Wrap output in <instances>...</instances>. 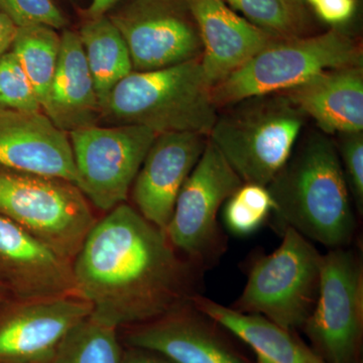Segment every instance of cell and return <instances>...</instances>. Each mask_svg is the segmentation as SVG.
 Here are the masks:
<instances>
[{
	"label": "cell",
	"instance_id": "30bf717a",
	"mask_svg": "<svg viewBox=\"0 0 363 363\" xmlns=\"http://www.w3.org/2000/svg\"><path fill=\"white\" fill-rule=\"evenodd\" d=\"M243 184L208 140L199 162L182 186L164 230L171 245L192 257L206 255L216 240L219 209Z\"/></svg>",
	"mask_w": 363,
	"mask_h": 363
},
{
	"label": "cell",
	"instance_id": "7402d4cb",
	"mask_svg": "<svg viewBox=\"0 0 363 363\" xmlns=\"http://www.w3.org/2000/svg\"><path fill=\"white\" fill-rule=\"evenodd\" d=\"M56 30L45 26L18 28L11 45V52L23 67L44 113L49 105L61 45V37Z\"/></svg>",
	"mask_w": 363,
	"mask_h": 363
},
{
	"label": "cell",
	"instance_id": "e575fe53",
	"mask_svg": "<svg viewBox=\"0 0 363 363\" xmlns=\"http://www.w3.org/2000/svg\"><path fill=\"white\" fill-rule=\"evenodd\" d=\"M285 1L289 2V4H298V2L302 1V0H285Z\"/></svg>",
	"mask_w": 363,
	"mask_h": 363
},
{
	"label": "cell",
	"instance_id": "603a6c76",
	"mask_svg": "<svg viewBox=\"0 0 363 363\" xmlns=\"http://www.w3.org/2000/svg\"><path fill=\"white\" fill-rule=\"evenodd\" d=\"M121 357L116 328L89 316L67 334L49 363H121Z\"/></svg>",
	"mask_w": 363,
	"mask_h": 363
},
{
	"label": "cell",
	"instance_id": "e0dca14e",
	"mask_svg": "<svg viewBox=\"0 0 363 363\" xmlns=\"http://www.w3.org/2000/svg\"><path fill=\"white\" fill-rule=\"evenodd\" d=\"M0 262L13 274L21 292L33 301L75 292L69 259L2 215Z\"/></svg>",
	"mask_w": 363,
	"mask_h": 363
},
{
	"label": "cell",
	"instance_id": "4fadbf2b",
	"mask_svg": "<svg viewBox=\"0 0 363 363\" xmlns=\"http://www.w3.org/2000/svg\"><path fill=\"white\" fill-rule=\"evenodd\" d=\"M0 166L78 184L70 138L43 111L0 109Z\"/></svg>",
	"mask_w": 363,
	"mask_h": 363
},
{
	"label": "cell",
	"instance_id": "8992f818",
	"mask_svg": "<svg viewBox=\"0 0 363 363\" xmlns=\"http://www.w3.org/2000/svg\"><path fill=\"white\" fill-rule=\"evenodd\" d=\"M0 215L69 259L96 223L85 196L71 182L6 168L0 169Z\"/></svg>",
	"mask_w": 363,
	"mask_h": 363
},
{
	"label": "cell",
	"instance_id": "d4e9b609",
	"mask_svg": "<svg viewBox=\"0 0 363 363\" xmlns=\"http://www.w3.org/2000/svg\"><path fill=\"white\" fill-rule=\"evenodd\" d=\"M0 109L43 111L30 80L11 51L0 58Z\"/></svg>",
	"mask_w": 363,
	"mask_h": 363
},
{
	"label": "cell",
	"instance_id": "ba28073f",
	"mask_svg": "<svg viewBox=\"0 0 363 363\" xmlns=\"http://www.w3.org/2000/svg\"><path fill=\"white\" fill-rule=\"evenodd\" d=\"M157 135L140 125H92L71 131L77 187L104 211L123 204Z\"/></svg>",
	"mask_w": 363,
	"mask_h": 363
},
{
	"label": "cell",
	"instance_id": "836d02e7",
	"mask_svg": "<svg viewBox=\"0 0 363 363\" xmlns=\"http://www.w3.org/2000/svg\"><path fill=\"white\" fill-rule=\"evenodd\" d=\"M257 363H271L269 362H267V359H264V358H262V357H257Z\"/></svg>",
	"mask_w": 363,
	"mask_h": 363
},
{
	"label": "cell",
	"instance_id": "d6986e66",
	"mask_svg": "<svg viewBox=\"0 0 363 363\" xmlns=\"http://www.w3.org/2000/svg\"><path fill=\"white\" fill-rule=\"evenodd\" d=\"M45 114L65 133L96 125L101 118L94 82L78 33L66 30Z\"/></svg>",
	"mask_w": 363,
	"mask_h": 363
},
{
	"label": "cell",
	"instance_id": "9c48e42d",
	"mask_svg": "<svg viewBox=\"0 0 363 363\" xmlns=\"http://www.w3.org/2000/svg\"><path fill=\"white\" fill-rule=\"evenodd\" d=\"M363 320L359 259L341 248L322 255L319 293L304 326L327 363H353Z\"/></svg>",
	"mask_w": 363,
	"mask_h": 363
},
{
	"label": "cell",
	"instance_id": "d590c367",
	"mask_svg": "<svg viewBox=\"0 0 363 363\" xmlns=\"http://www.w3.org/2000/svg\"><path fill=\"white\" fill-rule=\"evenodd\" d=\"M308 1H309L312 6H315V4H316L318 1H320V0H308Z\"/></svg>",
	"mask_w": 363,
	"mask_h": 363
},
{
	"label": "cell",
	"instance_id": "6da1fadb",
	"mask_svg": "<svg viewBox=\"0 0 363 363\" xmlns=\"http://www.w3.org/2000/svg\"><path fill=\"white\" fill-rule=\"evenodd\" d=\"M72 269L90 317L113 328L154 321L194 298L164 230L123 203L94 224Z\"/></svg>",
	"mask_w": 363,
	"mask_h": 363
},
{
	"label": "cell",
	"instance_id": "7c38bea8",
	"mask_svg": "<svg viewBox=\"0 0 363 363\" xmlns=\"http://www.w3.org/2000/svg\"><path fill=\"white\" fill-rule=\"evenodd\" d=\"M207 136L194 133H160L143 161L133 187L138 211L166 230L177 197L199 162Z\"/></svg>",
	"mask_w": 363,
	"mask_h": 363
},
{
	"label": "cell",
	"instance_id": "1f68e13d",
	"mask_svg": "<svg viewBox=\"0 0 363 363\" xmlns=\"http://www.w3.org/2000/svg\"><path fill=\"white\" fill-rule=\"evenodd\" d=\"M119 0H92L88 13H89L91 18L105 16V13L108 11Z\"/></svg>",
	"mask_w": 363,
	"mask_h": 363
},
{
	"label": "cell",
	"instance_id": "2e32d148",
	"mask_svg": "<svg viewBox=\"0 0 363 363\" xmlns=\"http://www.w3.org/2000/svg\"><path fill=\"white\" fill-rule=\"evenodd\" d=\"M281 93L324 135L362 133V66L323 71Z\"/></svg>",
	"mask_w": 363,
	"mask_h": 363
},
{
	"label": "cell",
	"instance_id": "ffe728a7",
	"mask_svg": "<svg viewBox=\"0 0 363 363\" xmlns=\"http://www.w3.org/2000/svg\"><path fill=\"white\" fill-rule=\"evenodd\" d=\"M192 303L200 314L247 343L257 357L271 363H308V347L266 317L240 312L206 298L194 297Z\"/></svg>",
	"mask_w": 363,
	"mask_h": 363
},
{
	"label": "cell",
	"instance_id": "3957f363",
	"mask_svg": "<svg viewBox=\"0 0 363 363\" xmlns=\"http://www.w3.org/2000/svg\"><path fill=\"white\" fill-rule=\"evenodd\" d=\"M218 117L199 59L157 70L131 72L109 93L101 118L114 125H140L160 135L209 136Z\"/></svg>",
	"mask_w": 363,
	"mask_h": 363
},
{
	"label": "cell",
	"instance_id": "9a60e30c",
	"mask_svg": "<svg viewBox=\"0 0 363 363\" xmlns=\"http://www.w3.org/2000/svg\"><path fill=\"white\" fill-rule=\"evenodd\" d=\"M187 2L202 42L203 73L211 88L274 40L266 30L231 11L223 0Z\"/></svg>",
	"mask_w": 363,
	"mask_h": 363
},
{
	"label": "cell",
	"instance_id": "5b68a950",
	"mask_svg": "<svg viewBox=\"0 0 363 363\" xmlns=\"http://www.w3.org/2000/svg\"><path fill=\"white\" fill-rule=\"evenodd\" d=\"M362 66V49L332 30L307 38L272 40L245 65L212 88L217 108L259 95L281 93L330 69Z\"/></svg>",
	"mask_w": 363,
	"mask_h": 363
},
{
	"label": "cell",
	"instance_id": "52a82bcc",
	"mask_svg": "<svg viewBox=\"0 0 363 363\" xmlns=\"http://www.w3.org/2000/svg\"><path fill=\"white\" fill-rule=\"evenodd\" d=\"M322 255L286 227L281 245L257 260L234 309L266 317L286 331L304 326L318 298Z\"/></svg>",
	"mask_w": 363,
	"mask_h": 363
},
{
	"label": "cell",
	"instance_id": "f1b7e54d",
	"mask_svg": "<svg viewBox=\"0 0 363 363\" xmlns=\"http://www.w3.org/2000/svg\"><path fill=\"white\" fill-rule=\"evenodd\" d=\"M314 6L318 16L332 25L345 23L355 11V0H320Z\"/></svg>",
	"mask_w": 363,
	"mask_h": 363
},
{
	"label": "cell",
	"instance_id": "d6a6232c",
	"mask_svg": "<svg viewBox=\"0 0 363 363\" xmlns=\"http://www.w3.org/2000/svg\"><path fill=\"white\" fill-rule=\"evenodd\" d=\"M307 358L308 363H327L323 358L316 354V353L313 352L309 348L307 350Z\"/></svg>",
	"mask_w": 363,
	"mask_h": 363
},
{
	"label": "cell",
	"instance_id": "4316f807",
	"mask_svg": "<svg viewBox=\"0 0 363 363\" xmlns=\"http://www.w3.org/2000/svg\"><path fill=\"white\" fill-rule=\"evenodd\" d=\"M0 9L18 28L45 26L60 30L67 25L65 16L52 0H0Z\"/></svg>",
	"mask_w": 363,
	"mask_h": 363
},
{
	"label": "cell",
	"instance_id": "f546056e",
	"mask_svg": "<svg viewBox=\"0 0 363 363\" xmlns=\"http://www.w3.org/2000/svg\"><path fill=\"white\" fill-rule=\"evenodd\" d=\"M121 363H175L154 351L133 347L123 353Z\"/></svg>",
	"mask_w": 363,
	"mask_h": 363
},
{
	"label": "cell",
	"instance_id": "cb8c5ba5",
	"mask_svg": "<svg viewBox=\"0 0 363 363\" xmlns=\"http://www.w3.org/2000/svg\"><path fill=\"white\" fill-rule=\"evenodd\" d=\"M274 209V202L269 189L245 183L227 199L224 222L236 235H250L262 225Z\"/></svg>",
	"mask_w": 363,
	"mask_h": 363
},
{
	"label": "cell",
	"instance_id": "ac0fdd59",
	"mask_svg": "<svg viewBox=\"0 0 363 363\" xmlns=\"http://www.w3.org/2000/svg\"><path fill=\"white\" fill-rule=\"evenodd\" d=\"M126 341L175 363H247L202 320L182 312V308L130 332Z\"/></svg>",
	"mask_w": 363,
	"mask_h": 363
},
{
	"label": "cell",
	"instance_id": "484cf974",
	"mask_svg": "<svg viewBox=\"0 0 363 363\" xmlns=\"http://www.w3.org/2000/svg\"><path fill=\"white\" fill-rule=\"evenodd\" d=\"M262 30L289 35L295 26L292 4L285 0H225Z\"/></svg>",
	"mask_w": 363,
	"mask_h": 363
},
{
	"label": "cell",
	"instance_id": "4dcf8cb0",
	"mask_svg": "<svg viewBox=\"0 0 363 363\" xmlns=\"http://www.w3.org/2000/svg\"><path fill=\"white\" fill-rule=\"evenodd\" d=\"M16 32L18 26L0 9V58L11 49Z\"/></svg>",
	"mask_w": 363,
	"mask_h": 363
},
{
	"label": "cell",
	"instance_id": "277c9868",
	"mask_svg": "<svg viewBox=\"0 0 363 363\" xmlns=\"http://www.w3.org/2000/svg\"><path fill=\"white\" fill-rule=\"evenodd\" d=\"M228 107L218 114L208 140L243 183L267 187L293 154L307 116L284 93Z\"/></svg>",
	"mask_w": 363,
	"mask_h": 363
},
{
	"label": "cell",
	"instance_id": "83f0119b",
	"mask_svg": "<svg viewBox=\"0 0 363 363\" xmlns=\"http://www.w3.org/2000/svg\"><path fill=\"white\" fill-rule=\"evenodd\" d=\"M338 150L344 176L347 181L351 198L354 200L358 211L363 208V135L362 133L343 135Z\"/></svg>",
	"mask_w": 363,
	"mask_h": 363
},
{
	"label": "cell",
	"instance_id": "7a4b0ae2",
	"mask_svg": "<svg viewBox=\"0 0 363 363\" xmlns=\"http://www.w3.org/2000/svg\"><path fill=\"white\" fill-rule=\"evenodd\" d=\"M267 188L286 227L327 247L350 245L355 230L350 191L338 150L326 135L308 138Z\"/></svg>",
	"mask_w": 363,
	"mask_h": 363
},
{
	"label": "cell",
	"instance_id": "44dd1931",
	"mask_svg": "<svg viewBox=\"0 0 363 363\" xmlns=\"http://www.w3.org/2000/svg\"><path fill=\"white\" fill-rule=\"evenodd\" d=\"M78 35L101 108L111 90L133 72L130 51L106 16L91 18Z\"/></svg>",
	"mask_w": 363,
	"mask_h": 363
},
{
	"label": "cell",
	"instance_id": "8fae6325",
	"mask_svg": "<svg viewBox=\"0 0 363 363\" xmlns=\"http://www.w3.org/2000/svg\"><path fill=\"white\" fill-rule=\"evenodd\" d=\"M108 18L128 45L133 71L157 70L201 58L197 26L167 0H133Z\"/></svg>",
	"mask_w": 363,
	"mask_h": 363
},
{
	"label": "cell",
	"instance_id": "5bb4252c",
	"mask_svg": "<svg viewBox=\"0 0 363 363\" xmlns=\"http://www.w3.org/2000/svg\"><path fill=\"white\" fill-rule=\"evenodd\" d=\"M81 298L33 300L0 322V363H49L67 334L90 316Z\"/></svg>",
	"mask_w": 363,
	"mask_h": 363
}]
</instances>
